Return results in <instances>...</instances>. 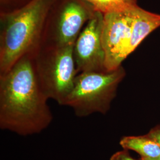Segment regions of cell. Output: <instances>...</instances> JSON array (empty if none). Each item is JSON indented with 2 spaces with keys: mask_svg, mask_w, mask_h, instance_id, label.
<instances>
[{
  "mask_svg": "<svg viewBox=\"0 0 160 160\" xmlns=\"http://www.w3.org/2000/svg\"><path fill=\"white\" fill-rule=\"evenodd\" d=\"M74 46H40L33 55L34 69L46 97L63 106L78 74Z\"/></svg>",
  "mask_w": 160,
  "mask_h": 160,
  "instance_id": "4",
  "label": "cell"
},
{
  "mask_svg": "<svg viewBox=\"0 0 160 160\" xmlns=\"http://www.w3.org/2000/svg\"><path fill=\"white\" fill-rule=\"evenodd\" d=\"M133 20L130 40L126 50L128 57L154 30L160 26V14L147 11L138 6L133 9Z\"/></svg>",
  "mask_w": 160,
  "mask_h": 160,
  "instance_id": "8",
  "label": "cell"
},
{
  "mask_svg": "<svg viewBox=\"0 0 160 160\" xmlns=\"http://www.w3.org/2000/svg\"><path fill=\"white\" fill-rule=\"evenodd\" d=\"M123 149L133 151L142 160H154L160 157V145L148 134L141 136H125L120 139Z\"/></svg>",
  "mask_w": 160,
  "mask_h": 160,
  "instance_id": "9",
  "label": "cell"
},
{
  "mask_svg": "<svg viewBox=\"0 0 160 160\" xmlns=\"http://www.w3.org/2000/svg\"><path fill=\"white\" fill-rule=\"evenodd\" d=\"M49 99L34 69L33 55L19 59L0 75V128L21 137L39 134L51 124Z\"/></svg>",
  "mask_w": 160,
  "mask_h": 160,
  "instance_id": "1",
  "label": "cell"
},
{
  "mask_svg": "<svg viewBox=\"0 0 160 160\" xmlns=\"http://www.w3.org/2000/svg\"><path fill=\"white\" fill-rule=\"evenodd\" d=\"M160 160V157H159L158 158H157V159H155V160Z\"/></svg>",
  "mask_w": 160,
  "mask_h": 160,
  "instance_id": "14",
  "label": "cell"
},
{
  "mask_svg": "<svg viewBox=\"0 0 160 160\" xmlns=\"http://www.w3.org/2000/svg\"><path fill=\"white\" fill-rule=\"evenodd\" d=\"M148 134L160 145V125L152 128Z\"/></svg>",
  "mask_w": 160,
  "mask_h": 160,
  "instance_id": "13",
  "label": "cell"
},
{
  "mask_svg": "<svg viewBox=\"0 0 160 160\" xmlns=\"http://www.w3.org/2000/svg\"><path fill=\"white\" fill-rule=\"evenodd\" d=\"M97 12L106 14L122 12L138 6V0H87Z\"/></svg>",
  "mask_w": 160,
  "mask_h": 160,
  "instance_id": "10",
  "label": "cell"
},
{
  "mask_svg": "<svg viewBox=\"0 0 160 160\" xmlns=\"http://www.w3.org/2000/svg\"><path fill=\"white\" fill-rule=\"evenodd\" d=\"M133 9L103 14L102 42L105 68L108 71L119 68L126 58L133 20Z\"/></svg>",
  "mask_w": 160,
  "mask_h": 160,
  "instance_id": "6",
  "label": "cell"
},
{
  "mask_svg": "<svg viewBox=\"0 0 160 160\" xmlns=\"http://www.w3.org/2000/svg\"><path fill=\"white\" fill-rule=\"evenodd\" d=\"M103 17L102 12H96L75 41L73 52L78 74L107 71L102 42Z\"/></svg>",
  "mask_w": 160,
  "mask_h": 160,
  "instance_id": "7",
  "label": "cell"
},
{
  "mask_svg": "<svg viewBox=\"0 0 160 160\" xmlns=\"http://www.w3.org/2000/svg\"><path fill=\"white\" fill-rule=\"evenodd\" d=\"M56 0H32L16 10L0 13V75L40 46L46 18Z\"/></svg>",
  "mask_w": 160,
  "mask_h": 160,
  "instance_id": "2",
  "label": "cell"
},
{
  "mask_svg": "<svg viewBox=\"0 0 160 160\" xmlns=\"http://www.w3.org/2000/svg\"><path fill=\"white\" fill-rule=\"evenodd\" d=\"M110 160H138L133 158L129 154V150L123 149L119 151L116 152L112 155ZM141 160H142V159Z\"/></svg>",
  "mask_w": 160,
  "mask_h": 160,
  "instance_id": "12",
  "label": "cell"
},
{
  "mask_svg": "<svg viewBox=\"0 0 160 160\" xmlns=\"http://www.w3.org/2000/svg\"><path fill=\"white\" fill-rule=\"evenodd\" d=\"M32 0H0V13L16 10L28 4Z\"/></svg>",
  "mask_w": 160,
  "mask_h": 160,
  "instance_id": "11",
  "label": "cell"
},
{
  "mask_svg": "<svg viewBox=\"0 0 160 160\" xmlns=\"http://www.w3.org/2000/svg\"><path fill=\"white\" fill-rule=\"evenodd\" d=\"M96 12L87 0H56L46 18L40 46L74 45Z\"/></svg>",
  "mask_w": 160,
  "mask_h": 160,
  "instance_id": "5",
  "label": "cell"
},
{
  "mask_svg": "<svg viewBox=\"0 0 160 160\" xmlns=\"http://www.w3.org/2000/svg\"><path fill=\"white\" fill-rule=\"evenodd\" d=\"M125 75L122 66L113 71L79 73L63 106L72 109L78 118L106 114Z\"/></svg>",
  "mask_w": 160,
  "mask_h": 160,
  "instance_id": "3",
  "label": "cell"
}]
</instances>
